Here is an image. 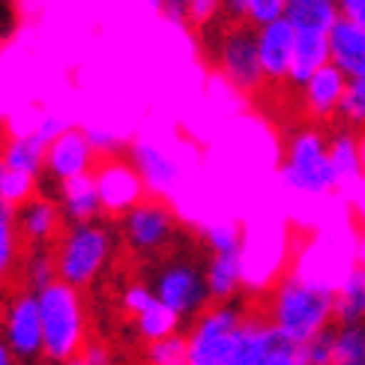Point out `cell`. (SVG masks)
<instances>
[{
	"instance_id": "10",
	"label": "cell",
	"mask_w": 365,
	"mask_h": 365,
	"mask_svg": "<svg viewBox=\"0 0 365 365\" xmlns=\"http://www.w3.org/2000/svg\"><path fill=\"white\" fill-rule=\"evenodd\" d=\"M225 365H302V351L299 344L282 339L264 314L249 312Z\"/></svg>"
},
{
	"instance_id": "41",
	"label": "cell",
	"mask_w": 365,
	"mask_h": 365,
	"mask_svg": "<svg viewBox=\"0 0 365 365\" xmlns=\"http://www.w3.org/2000/svg\"><path fill=\"white\" fill-rule=\"evenodd\" d=\"M57 365H87V362H84L81 354H78V356H72V359H66V362H57Z\"/></svg>"
},
{
	"instance_id": "1",
	"label": "cell",
	"mask_w": 365,
	"mask_h": 365,
	"mask_svg": "<svg viewBox=\"0 0 365 365\" xmlns=\"http://www.w3.org/2000/svg\"><path fill=\"white\" fill-rule=\"evenodd\" d=\"M332 282L309 269H294L282 276L267 297L264 317L282 339L306 344L336 324L332 314Z\"/></svg>"
},
{
	"instance_id": "30",
	"label": "cell",
	"mask_w": 365,
	"mask_h": 365,
	"mask_svg": "<svg viewBox=\"0 0 365 365\" xmlns=\"http://www.w3.org/2000/svg\"><path fill=\"white\" fill-rule=\"evenodd\" d=\"M153 302H156V297H153V291H150V284L144 279L129 282L123 291H120V306H123V312L132 314V317H138L141 312H147Z\"/></svg>"
},
{
	"instance_id": "37",
	"label": "cell",
	"mask_w": 365,
	"mask_h": 365,
	"mask_svg": "<svg viewBox=\"0 0 365 365\" xmlns=\"http://www.w3.org/2000/svg\"><path fill=\"white\" fill-rule=\"evenodd\" d=\"M339 12H341V19L354 21L365 30V0H339Z\"/></svg>"
},
{
	"instance_id": "5",
	"label": "cell",
	"mask_w": 365,
	"mask_h": 365,
	"mask_svg": "<svg viewBox=\"0 0 365 365\" xmlns=\"http://www.w3.org/2000/svg\"><path fill=\"white\" fill-rule=\"evenodd\" d=\"M282 180L294 195L312 197V201H324L332 192H339L329 165L327 135L321 129L312 126L291 135L282 159Z\"/></svg>"
},
{
	"instance_id": "21",
	"label": "cell",
	"mask_w": 365,
	"mask_h": 365,
	"mask_svg": "<svg viewBox=\"0 0 365 365\" xmlns=\"http://www.w3.org/2000/svg\"><path fill=\"white\" fill-rule=\"evenodd\" d=\"M336 324H365V264H354L332 287Z\"/></svg>"
},
{
	"instance_id": "22",
	"label": "cell",
	"mask_w": 365,
	"mask_h": 365,
	"mask_svg": "<svg viewBox=\"0 0 365 365\" xmlns=\"http://www.w3.org/2000/svg\"><path fill=\"white\" fill-rule=\"evenodd\" d=\"M45 147L34 132H15L12 138L4 144V150H0V159H4L6 168L12 171H21V174H30V177H36L45 171Z\"/></svg>"
},
{
	"instance_id": "35",
	"label": "cell",
	"mask_w": 365,
	"mask_h": 365,
	"mask_svg": "<svg viewBox=\"0 0 365 365\" xmlns=\"http://www.w3.org/2000/svg\"><path fill=\"white\" fill-rule=\"evenodd\" d=\"M66 129H69V126H66V120H63V117H57V114H42V117L36 120V123L30 126V132H34L45 147H48L51 141H57Z\"/></svg>"
},
{
	"instance_id": "33",
	"label": "cell",
	"mask_w": 365,
	"mask_h": 365,
	"mask_svg": "<svg viewBox=\"0 0 365 365\" xmlns=\"http://www.w3.org/2000/svg\"><path fill=\"white\" fill-rule=\"evenodd\" d=\"M219 15H225L222 0H189L186 4V24L189 27H207L210 21H216Z\"/></svg>"
},
{
	"instance_id": "39",
	"label": "cell",
	"mask_w": 365,
	"mask_h": 365,
	"mask_svg": "<svg viewBox=\"0 0 365 365\" xmlns=\"http://www.w3.org/2000/svg\"><path fill=\"white\" fill-rule=\"evenodd\" d=\"M222 9L231 21H246V12H249V0H222Z\"/></svg>"
},
{
	"instance_id": "7",
	"label": "cell",
	"mask_w": 365,
	"mask_h": 365,
	"mask_svg": "<svg viewBox=\"0 0 365 365\" xmlns=\"http://www.w3.org/2000/svg\"><path fill=\"white\" fill-rule=\"evenodd\" d=\"M204 269L207 287L212 302H231L237 299L242 282H246V249H242V231L237 222H210L204 227Z\"/></svg>"
},
{
	"instance_id": "27",
	"label": "cell",
	"mask_w": 365,
	"mask_h": 365,
	"mask_svg": "<svg viewBox=\"0 0 365 365\" xmlns=\"http://www.w3.org/2000/svg\"><path fill=\"white\" fill-rule=\"evenodd\" d=\"M21 246L24 242L19 237V225H15V210L0 204V282L21 267Z\"/></svg>"
},
{
	"instance_id": "19",
	"label": "cell",
	"mask_w": 365,
	"mask_h": 365,
	"mask_svg": "<svg viewBox=\"0 0 365 365\" xmlns=\"http://www.w3.org/2000/svg\"><path fill=\"white\" fill-rule=\"evenodd\" d=\"M329 66H336L347 81L365 75V30L347 19H339L329 30Z\"/></svg>"
},
{
	"instance_id": "4",
	"label": "cell",
	"mask_w": 365,
	"mask_h": 365,
	"mask_svg": "<svg viewBox=\"0 0 365 365\" xmlns=\"http://www.w3.org/2000/svg\"><path fill=\"white\" fill-rule=\"evenodd\" d=\"M204 264L207 261H201V255L195 252H168L159 257L150 279L144 282L150 284L153 297L180 321H195L207 306H212Z\"/></svg>"
},
{
	"instance_id": "38",
	"label": "cell",
	"mask_w": 365,
	"mask_h": 365,
	"mask_svg": "<svg viewBox=\"0 0 365 365\" xmlns=\"http://www.w3.org/2000/svg\"><path fill=\"white\" fill-rule=\"evenodd\" d=\"M81 359L87 365H114V356H111V351L105 344H84Z\"/></svg>"
},
{
	"instance_id": "3",
	"label": "cell",
	"mask_w": 365,
	"mask_h": 365,
	"mask_svg": "<svg viewBox=\"0 0 365 365\" xmlns=\"http://www.w3.org/2000/svg\"><path fill=\"white\" fill-rule=\"evenodd\" d=\"M42 317V356L48 362H66L78 356L87 344V312L81 291L54 282L36 294Z\"/></svg>"
},
{
	"instance_id": "14",
	"label": "cell",
	"mask_w": 365,
	"mask_h": 365,
	"mask_svg": "<svg viewBox=\"0 0 365 365\" xmlns=\"http://www.w3.org/2000/svg\"><path fill=\"white\" fill-rule=\"evenodd\" d=\"M99 165V156L90 147L84 129H66L57 141L48 144L45 150V174H48L57 186L60 182H69L75 177H87L93 174Z\"/></svg>"
},
{
	"instance_id": "20",
	"label": "cell",
	"mask_w": 365,
	"mask_h": 365,
	"mask_svg": "<svg viewBox=\"0 0 365 365\" xmlns=\"http://www.w3.org/2000/svg\"><path fill=\"white\" fill-rule=\"evenodd\" d=\"M57 207H60V216H63L66 225L96 222L102 216V201H99L93 174L60 182L57 186Z\"/></svg>"
},
{
	"instance_id": "32",
	"label": "cell",
	"mask_w": 365,
	"mask_h": 365,
	"mask_svg": "<svg viewBox=\"0 0 365 365\" xmlns=\"http://www.w3.org/2000/svg\"><path fill=\"white\" fill-rule=\"evenodd\" d=\"M287 4H291V0H249L246 21L252 27H261V24H269L276 19H284Z\"/></svg>"
},
{
	"instance_id": "28",
	"label": "cell",
	"mask_w": 365,
	"mask_h": 365,
	"mask_svg": "<svg viewBox=\"0 0 365 365\" xmlns=\"http://www.w3.org/2000/svg\"><path fill=\"white\" fill-rule=\"evenodd\" d=\"M339 123L354 129V132H365V75L362 78H351L344 87V99L339 108Z\"/></svg>"
},
{
	"instance_id": "17",
	"label": "cell",
	"mask_w": 365,
	"mask_h": 365,
	"mask_svg": "<svg viewBox=\"0 0 365 365\" xmlns=\"http://www.w3.org/2000/svg\"><path fill=\"white\" fill-rule=\"evenodd\" d=\"M344 87H347V78L329 63L324 69H317L312 78L299 87L302 111H306V117L312 120V123H329V120L339 117Z\"/></svg>"
},
{
	"instance_id": "13",
	"label": "cell",
	"mask_w": 365,
	"mask_h": 365,
	"mask_svg": "<svg viewBox=\"0 0 365 365\" xmlns=\"http://www.w3.org/2000/svg\"><path fill=\"white\" fill-rule=\"evenodd\" d=\"M93 180H96V192L102 201V212H111V216H123L126 210H132L135 204L147 197V189L138 171L123 156L102 159L93 171Z\"/></svg>"
},
{
	"instance_id": "34",
	"label": "cell",
	"mask_w": 365,
	"mask_h": 365,
	"mask_svg": "<svg viewBox=\"0 0 365 365\" xmlns=\"http://www.w3.org/2000/svg\"><path fill=\"white\" fill-rule=\"evenodd\" d=\"M302 351V365H329L332 356V327L321 336H314L312 341H306L299 347Z\"/></svg>"
},
{
	"instance_id": "6",
	"label": "cell",
	"mask_w": 365,
	"mask_h": 365,
	"mask_svg": "<svg viewBox=\"0 0 365 365\" xmlns=\"http://www.w3.org/2000/svg\"><path fill=\"white\" fill-rule=\"evenodd\" d=\"M246 317H249L246 306L237 299L207 306L186 332L189 365H225L242 327H246Z\"/></svg>"
},
{
	"instance_id": "2",
	"label": "cell",
	"mask_w": 365,
	"mask_h": 365,
	"mask_svg": "<svg viewBox=\"0 0 365 365\" xmlns=\"http://www.w3.org/2000/svg\"><path fill=\"white\" fill-rule=\"evenodd\" d=\"M114 249H117V237L99 219L84 225H66L51 249L57 264V279L75 287V291L90 287L108 269Z\"/></svg>"
},
{
	"instance_id": "25",
	"label": "cell",
	"mask_w": 365,
	"mask_h": 365,
	"mask_svg": "<svg viewBox=\"0 0 365 365\" xmlns=\"http://www.w3.org/2000/svg\"><path fill=\"white\" fill-rule=\"evenodd\" d=\"M135 321V332L147 341V344H153V341H162V339H168V336H177L182 321L171 312V309H165L162 302L156 299L153 306H150L147 312H141L138 317H132Z\"/></svg>"
},
{
	"instance_id": "36",
	"label": "cell",
	"mask_w": 365,
	"mask_h": 365,
	"mask_svg": "<svg viewBox=\"0 0 365 365\" xmlns=\"http://www.w3.org/2000/svg\"><path fill=\"white\" fill-rule=\"evenodd\" d=\"M144 4L159 9V12H165L177 24H186V4H189V0H144Z\"/></svg>"
},
{
	"instance_id": "24",
	"label": "cell",
	"mask_w": 365,
	"mask_h": 365,
	"mask_svg": "<svg viewBox=\"0 0 365 365\" xmlns=\"http://www.w3.org/2000/svg\"><path fill=\"white\" fill-rule=\"evenodd\" d=\"M329 365H365V324H332Z\"/></svg>"
},
{
	"instance_id": "12",
	"label": "cell",
	"mask_w": 365,
	"mask_h": 365,
	"mask_svg": "<svg viewBox=\"0 0 365 365\" xmlns=\"http://www.w3.org/2000/svg\"><path fill=\"white\" fill-rule=\"evenodd\" d=\"M0 336L19 362H34L42 356V317L36 294H12L0 314Z\"/></svg>"
},
{
	"instance_id": "26",
	"label": "cell",
	"mask_w": 365,
	"mask_h": 365,
	"mask_svg": "<svg viewBox=\"0 0 365 365\" xmlns=\"http://www.w3.org/2000/svg\"><path fill=\"white\" fill-rule=\"evenodd\" d=\"M21 282L24 291L39 294L42 287H48L57 282V264H54V252L51 249H27L21 257Z\"/></svg>"
},
{
	"instance_id": "8",
	"label": "cell",
	"mask_w": 365,
	"mask_h": 365,
	"mask_svg": "<svg viewBox=\"0 0 365 365\" xmlns=\"http://www.w3.org/2000/svg\"><path fill=\"white\" fill-rule=\"evenodd\" d=\"M177 231L180 222L174 210L153 195L120 216V240L135 257H144V261H159L168 255L174 249Z\"/></svg>"
},
{
	"instance_id": "9",
	"label": "cell",
	"mask_w": 365,
	"mask_h": 365,
	"mask_svg": "<svg viewBox=\"0 0 365 365\" xmlns=\"http://www.w3.org/2000/svg\"><path fill=\"white\" fill-rule=\"evenodd\" d=\"M212 60H216L222 78L237 93L252 96L264 87L261 57H257V30L249 21H231L225 30H219Z\"/></svg>"
},
{
	"instance_id": "29",
	"label": "cell",
	"mask_w": 365,
	"mask_h": 365,
	"mask_svg": "<svg viewBox=\"0 0 365 365\" xmlns=\"http://www.w3.org/2000/svg\"><path fill=\"white\" fill-rule=\"evenodd\" d=\"M144 362L147 365H189V344L186 332H177L162 341H153L144 347Z\"/></svg>"
},
{
	"instance_id": "31",
	"label": "cell",
	"mask_w": 365,
	"mask_h": 365,
	"mask_svg": "<svg viewBox=\"0 0 365 365\" xmlns=\"http://www.w3.org/2000/svg\"><path fill=\"white\" fill-rule=\"evenodd\" d=\"M84 135H87L90 147H93V153L99 156V162H102V159H117L120 153H123V138H120V135H114L111 129L87 126Z\"/></svg>"
},
{
	"instance_id": "18",
	"label": "cell",
	"mask_w": 365,
	"mask_h": 365,
	"mask_svg": "<svg viewBox=\"0 0 365 365\" xmlns=\"http://www.w3.org/2000/svg\"><path fill=\"white\" fill-rule=\"evenodd\" d=\"M327 150H329V165L336 174L339 189H354L365 177V153H362V138L359 132L336 126L332 135H327Z\"/></svg>"
},
{
	"instance_id": "15",
	"label": "cell",
	"mask_w": 365,
	"mask_h": 365,
	"mask_svg": "<svg viewBox=\"0 0 365 365\" xmlns=\"http://www.w3.org/2000/svg\"><path fill=\"white\" fill-rule=\"evenodd\" d=\"M15 225H19V237L27 249H48L63 234L60 207L45 195H34L15 210Z\"/></svg>"
},
{
	"instance_id": "16",
	"label": "cell",
	"mask_w": 365,
	"mask_h": 365,
	"mask_svg": "<svg viewBox=\"0 0 365 365\" xmlns=\"http://www.w3.org/2000/svg\"><path fill=\"white\" fill-rule=\"evenodd\" d=\"M255 30H257V57H261L264 84H287L294 63V27L284 19H276Z\"/></svg>"
},
{
	"instance_id": "11",
	"label": "cell",
	"mask_w": 365,
	"mask_h": 365,
	"mask_svg": "<svg viewBox=\"0 0 365 365\" xmlns=\"http://www.w3.org/2000/svg\"><path fill=\"white\" fill-rule=\"evenodd\" d=\"M129 162L138 171L144 189L153 197L174 195L186 182V162L180 159L177 150L162 144L156 138H138L129 147Z\"/></svg>"
},
{
	"instance_id": "23",
	"label": "cell",
	"mask_w": 365,
	"mask_h": 365,
	"mask_svg": "<svg viewBox=\"0 0 365 365\" xmlns=\"http://www.w3.org/2000/svg\"><path fill=\"white\" fill-rule=\"evenodd\" d=\"M339 19H341L339 0H291L284 9V21L291 27L332 30Z\"/></svg>"
},
{
	"instance_id": "40",
	"label": "cell",
	"mask_w": 365,
	"mask_h": 365,
	"mask_svg": "<svg viewBox=\"0 0 365 365\" xmlns=\"http://www.w3.org/2000/svg\"><path fill=\"white\" fill-rule=\"evenodd\" d=\"M19 359L12 356V351L6 347V341H4V336H0V365H15Z\"/></svg>"
},
{
	"instance_id": "42",
	"label": "cell",
	"mask_w": 365,
	"mask_h": 365,
	"mask_svg": "<svg viewBox=\"0 0 365 365\" xmlns=\"http://www.w3.org/2000/svg\"><path fill=\"white\" fill-rule=\"evenodd\" d=\"M6 126V108H4V102H0V129Z\"/></svg>"
}]
</instances>
